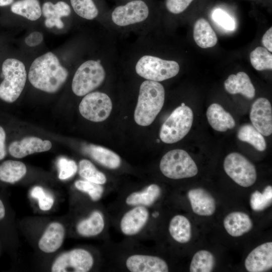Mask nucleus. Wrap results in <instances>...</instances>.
Listing matches in <instances>:
<instances>
[{"instance_id":"obj_1","label":"nucleus","mask_w":272,"mask_h":272,"mask_svg":"<svg viewBox=\"0 0 272 272\" xmlns=\"http://www.w3.org/2000/svg\"><path fill=\"white\" fill-rule=\"evenodd\" d=\"M68 75L67 69L60 64L57 57L52 52H48L33 61L28 79L35 88L54 93L62 86Z\"/></svg>"},{"instance_id":"obj_2","label":"nucleus","mask_w":272,"mask_h":272,"mask_svg":"<svg viewBox=\"0 0 272 272\" xmlns=\"http://www.w3.org/2000/svg\"><path fill=\"white\" fill-rule=\"evenodd\" d=\"M165 100V90L158 82L146 80L140 88L134 119L141 126L150 125L160 112Z\"/></svg>"},{"instance_id":"obj_3","label":"nucleus","mask_w":272,"mask_h":272,"mask_svg":"<svg viewBox=\"0 0 272 272\" xmlns=\"http://www.w3.org/2000/svg\"><path fill=\"white\" fill-rule=\"evenodd\" d=\"M3 80L0 83V99L7 103L16 101L25 85L27 73L24 63L16 58H7L2 66Z\"/></svg>"},{"instance_id":"obj_4","label":"nucleus","mask_w":272,"mask_h":272,"mask_svg":"<svg viewBox=\"0 0 272 272\" xmlns=\"http://www.w3.org/2000/svg\"><path fill=\"white\" fill-rule=\"evenodd\" d=\"M193 119L190 107L182 103L171 113L162 124L161 140L166 144H173L182 140L189 131Z\"/></svg>"},{"instance_id":"obj_5","label":"nucleus","mask_w":272,"mask_h":272,"mask_svg":"<svg viewBox=\"0 0 272 272\" xmlns=\"http://www.w3.org/2000/svg\"><path fill=\"white\" fill-rule=\"evenodd\" d=\"M160 169L164 175L173 179L192 177L198 172L193 160L181 149L173 150L166 153L161 160Z\"/></svg>"},{"instance_id":"obj_6","label":"nucleus","mask_w":272,"mask_h":272,"mask_svg":"<svg viewBox=\"0 0 272 272\" xmlns=\"http://www.w3.org/2000/svg\"><path fill=\"white\" fill-rule=\"evenodd\" d=\"M105 77V70L99 61L87 60L76 71L72 81V90L78 96H85L100 86Z\"/></svg>"},{"instance_id":"obj_7","label":"nucleus","mask_w":272,"mask_h":272,"mask_svg":"<svg viewBox=\"0 0 272 272\" xmlns=\"http://www.w3.org/2000/svg\"><path fill=\"white\" fill-rule=\"evenodd\" d=\"M179 64L173 60L146 55L141 57L135 65L136 73L142 78L155 82L163 81L176 76Z\"/></svg>"},{"instance_id":"obj_8","label":"nucleus","mask_w":272,"mask_h":272,"mask_svg":"<svg viewBox=\"0 0 272 272\" xmlns=\"http://www.w3.org/2000/svg\"><path fill=\"white\" fill-rule=\"evenodd\" d=\"M224 169L226 173L241 186H251L256 180L255 166L239 153L233 152L228 154L224 161Z\"/></svg>"},{"instance_id":"obj_9","label":"nucleus","mask_w":272,"mask_h":272,"mask_svg":"<svg viewBox=\"0 0 272 272\" xmlns=\"http://www.w3.org/2000/svg\"><path fill=\"white\" fill-rule=\"evenodd\" d=\"M112 104L105 93L94 92L86 94L79 106L81 114L86 119L93 122H101L109 116Z\"/></svg>"},{"instance_id":"obj_10","label":"nucleus","mask_w":272,"mask_h":272,"mask_svg":"<svg viewBox=\"0 0 272 272\" xmlns=\"http://www.w3.org/2000/svg\"><path fill=\"white\" fill-rule=\"evenodd\" d=\"M93 258L88 251L75 249L60 254L54 261L52 272H87L93 265Z\"/></svg>"},{"instance_id":"obj_11","label":"nucleus","mask_w":272,"mask_h":272,"mask_svg":"<svg viewBox=\"0 0 272 272\" xmlns=\"http://www.w3.org/2000/svg\"><path fill=\"white\" fill-rule=\"evenodd\" d=\"M149 8L143 1L134 0L116 7L111 14L113 22L119 26H126L145 21L148 17Z\"/></svg>"},{"instance_id":"obj_12","label":"nucleus","mask_w":272,"mask_h":272,"mask_svg":"<svg viewBox=\"0 0 272 272\" xmlns=\"http://www.w3.org/2000/svg\"><path fill=\"white\" fill-rule=\"evenodd\" d=\"M252 125L264 136L272 133V108L269 101L259 98L253 103L250 113Z\"/></svg>"},{"instance_id":"obj_13","label":"nucleus","mask_w":272,"mask_h":272,"mask_svg":"<svg viewBox=\"0 0 272 272\" xmlns=\"http://www.w3.org/2000/svg\"><path fill=\"white\" fill-rule=\"evenodd\" d=\"M52 147L48 140H42L34 137H26L21 141L12 142L8 146V151L12 157L22 158L35 153L49 150Z\"/></svg>"},{"instance_id":"obj_14","label":"nucleus","mask_w":272,"mask_h":272,"mask_svg":"<svg viewBox=\"0 0 272 272\" xmlns=\"http://www.w3.org/2000/svg\"><path fill=\"white\" fill-rule=\"evenodd\" d=\"M245 266L249 272H262L272 267V242L264 243L253 249L245 260Z\"/></svg>"},{"instance_id":"obj_15","label":"nucleus","mask_w":272,"mask_h":272,"mask_svg":"<svg viewBox=\"0 0 272 272\" xmlns=\"http://www.w3.org/2000/svg\"><path fill=\"white\" fill-rule=\"evenodd\" d=\"M126 265L132 272H167L169 270L166 262L154 256L133 255L127 259Z\"/></svg>"},{"instance_id":"obj_16","label":"nucleus","mask_w":272,"mask_h":272,"mask_svg":"<svg viewBox=\"0 0 272 272\" xmlns=\"http://www.w3.org/2000/svg\"><path fill=\"white\" fill-rule=\"evenodd\" d=\"M192 211L202 216H210L216 210V202L213 196L202 188L189 190L187 193Z\"/></svg>"},{"instance_id":"obj_17","label":"nucleus","mask_w":272,"mask_h":272,"mask_svg":"<svg viewBox=\"0 0 272 272\" xmlns=\"http://www.w3.org/2000/svg\"><path fill=\"white\" fill-rule=\"evenodd\" d=\"M149 218V212L142 206L137 207L127 212L120 222V228L126 235L138 233L144 226Z\"/></svg>"},{"instance_id":"obj_18","label":"nucleus","mask_w":272,"mask_h":272,"mask_svg":"<svg viewBox=\"0 0 272 272\" xmlns=\"http://www.w3.org/2000/svg\"><path fill=\"white\" fill-rule=\"evenodd\" d=\"M65 234L62 224L53 222L49 225L38 242L40 249L45 253H52L61 246Z\"/></svg>"},{"instance_id":"obj_19","label":"nucleus","mask_w":272,"mask_h":272,"mask_svg":"<svg viewBox=\"0 0 272 272\" xmlns=\"http://www.w3.org/2000/svg\"><path fill=\"white\" fill-rule=\"evenodd\" d=\"M224 226L232 237L241 236L249 232L253 227L250 217L242 212H233L227 215L224 220Z\"/></svg>"},{"instance_id":"obj_20","label":"nucleus","mask_w":272,"mask_h":272,"mask_svg":"<svg viewBox=\"0 0 272 272\" xmlns=\"http://www.w3.org/2000/svg\"><path fill=\"white\" fill-rule=\"evenodd\" d=\"M224 87L230 94L240 93L249 99H253L255 96L254 86L249 76L243 72L230 75L224 82Z\"/></svg>"},{"instance_id":"obj_21","label":"nucleus","mask_w":272,"mask_h":272,"mask_svg":"<svg viewBox=\"0 0 272 272\" xmlns=\"http://www.w3.org/2000/svg\"><path fill=\"white\" fill-rule=\"evenodd\" d=\"M206 114L210 125L217 131H226L235 126L232 116L219 104H212L208 107Z\"/></svg>"},{"instance_id":"obj_22","label":"nucleus","mask_w":272,"mask_h":272,"mask_svg":"<svg viewBox=\"0 0 272 272\" xmlns=\"http://www.w3.org/2000/svg\"><path fill=\"white\" fill-rule=\"evenodd\" d=\"M193 38L196 44L201 48L214 46L218 38L209 22L203 18L197 20L193 28Z\"/></svg>"},{"instance_id":"obj_23","label":"nucleus","mask_w":272,"mask_h":272,"mask_svg":"<svg viewBox=\"0 0 272 272\" xmlns=\"http://www.w3.org/2000/svg\"><path fill=\"white\" fill-rule=\"evenodd\" d=\"M169 231L171 237L179 243H187L191 239V224L184 216L178 215L172 218L169 223Z\"/></svg>"},{"instance_id":"obj_24","label":"nucleus","mask_w":272,"mask_h":272,"mask_svg":"<svg viewBox=\"0 0 272 272\" xmlns=\"http://www.w3.org/2000/svg\"><path fill=\"white\" fill-rule=\"evenodd\" d=\"M26 172L25 165L19 161L8 160L0 164V180L4 182L14 183L22 178Z\"/></svg>"},{"instance_id":"obj_25","label":"nucleus","mask_w":272,"mask_h":272,"mask_svg":"<svg viewBox=\"0 0 272 272\" xmlns=\"http://www.w3.org/2000/svg\"><path fill=\"white\" fill-rule=\"evenodd\" d=\"M88 151L94 160L107 168L116 169L120 165L121 159L119 156L108 149L91 145L88 147Z\"/></svg>"},{"instance_id":"obj_26","label":"nucleus","mask_w":272,"mask_h":272,"mask_svg":"<svg viewBox=\"0 0 272 272\" xmlns=\"http://www.w3.org/2000/svg\"><path fill=\"white\" fill-rule=\"evenodd\" d=\"M161 194V188L155 184H151L144 190L131 193L126 199L128 205L150 206L152 205Z\"/></svg>"},{"instance_id":"obj_27","label":"nucleus","mask_w":272,"mask_h":272,"mask_svg":"<svg viewBox=\"0 0 272 272\" xmlns=\"http://www.w3.org/2000/svg\"><path fill=\"white\" fill-rule=\"evenodd\" d=\"M11 10L13 13L31 21L38 20L42 14L38 0H19L12 4Z\"/></svg>"},{"instance_id":"obj_28","label":"nucleus","mask_w":272,"mask_h":272,"mask_svg":"<svg viewBox=\"0 0 272 272\" xmlns=\"http://www.w3.org/2000/svg\"><path fill=\"white\" fill-rule=\"evenodd\" d=\"M104 227V221L102 215L98 211H95L89 218L79 222L77 229L80 235L90 237L100 234Z\"/></svg>"},{"instance_id":"obj_29","label":"nucleus","mask_w":272,"mask_h":272,"mask_svg":"<svg viewBox=\"0 0 272 272\" xmlns=\"http://www.w3.org/2000/svg\"><path fill=\"white\" fill-rule=\"evenodd\" d=\"M237 138L240 141L251 145L259 151H263L266 149V142L263 135L252 125H243L238 131Z\"/></svg>"},{"instance_id":"obj_30","label":"nucleus","mask_w":272,"mask_h":272,"mask_svg":"<svg viewBox=\"0 0 272 272\" xmlns=\"http://www.w3.org/2000/svg\"><path fill=\"white\" fill-rule=\"evenodd\" d=\"M215 264L214 255L210 251L201 250L193 255L189 267L190 272H211Z\"/></svg>"},{"instance_id":"obj_31","label":"nucleus","mask_w":272,"mask_h":272,"mask_svg":"<svg viewBox=\"0 0 272 272\" xmlns=\"http://www.w3.org/2000/svg\"><path fill=\"white\" fill-rule=\"evenodd\" d=\"M250 62L257 71L272 69V54L264 47H257L250 54Z\"/></svg>"},{"instance_id":"obj_32","label":"nucleus","mask_w":272,"mask_h":272,"mask_svg":"<svg viewBox=\"0 0 272 272\" xmlns=\"http://www.w3.org/2000/svg\"><path fill=\"white\" fill-rule=\"evenodd\" d=\"M42 14L46 19H61L62 17L68 16L71 13L70 6L63 1L53 4L47 2L43 4L41 9Z\"/></svg>"},{"instance_id":"obj_33","label":"nucleus","mask_w":272,"mask_h":272,"mask_svg":"<svg viewBox=\"0 0 272 272\" xmlns=\"http://www.w3.org/2000/svg\"><path fill=\"white\" fill-rule=\"evenodd\" d=\"M79 172L82 177L89 181L99 184H103L106 181L105 175L88 160L83 159L79 162Z\"/></svg>"},{"instance_id":"obj_34","label":"nucleus","mask_w":272,"mask_h":272,"mask_svg":"<svg viewBox=\"0 0 272 272\" xmlns=\"http://www.w3.org/2000/svg\"><path fill=\"white\" fill-rule=\"evenodd\" d=\"M272 202V186H266L263 192L258 190L253 192L250 199L251 208L255 212L262 211L271 205Z\"/></svg>"},{"instance_id":"obj_35","label":"nucleus","mask_w":272,"mask_h":272,"mask_svg":"<svg viewBox=\"0 0 272 272\" xmlns=\"http://www.w3.org/2000/svg\"><path fill=\"white\" fill-rule=\"evenodd\" d=\"M74 11L81 17L93 20L98 15V10L93 0H70Z\"/></svg>"},{"instance_id":"obj_36","label":"nucleus","mask_w":272,"mask_h":272,"mask_svg":"<svg viewBox=\"0 0 272 272\" xmlns=\"http://www.w3.org/2000/svg\"><path fill=\"white\" fill-rule=\"evenodd\" d=\"M75 185L78 190L88 193L94 201L98 200L103 193L104 189L101 184L86 180H77Z\"/></svg>"},{"instance_id":"obj_37","label":"nucleus","mask_w":272,"mask_h":272,"mask_svg":"<svg viewBox=\"0 0 272 272\" xmlns=\"http://www.w3.org/2000/svg\"><path fill=\"white\" fill-rule=\"evenodd\" d=\"M212 17L213 20L225 30L233 31L235 27V23L233 18L226 11L221 9L213 11Z\"/></svg>"},{"instance_id":"obj_38","label":"nucleus","mask_w":272,"mask_h":272,"mask_svg":"<svg viewBox=\"0 0 272 272\" xmlns=\"http://www.w3.org/2000/svg\"><path fill=\"white\" fill-rule=\"evenodd\" d=\"M59 168L58 177L61 180H65L74 176L77 171L78 167L76 162L65 158H60L58 161Z\"/></svg>"},{"instance_id":"obj_39","label":"nucleus","mask_w":272,"mask_h":272,"mask_svg":"<svg viewBox=\"0 0 272 272\" xmlns=\"http://www.w3.org/2000/svg\"><path fill=\"white\" fill-rule=\"evenodd\" d=\"M31 196L38 200L39 208L43 211H48L52 207L54 199L50 195L46 194L40 186L34 187L31 191Z\"/></svg>"},{"instance_id":"obj_40","label":"nucleus","mask_w":272,"mask_h":272,"mask_svg":"<svg viewBox=\"0 0 272 272\" xmlns=\"http://www.w3.org/2000/svg\"><path fill=\"white\" fill-rule=\"evenodd\" d=\"M193 0H166L167 10L175 14L183 12Z\"/></svg>"},{"instance_id":"obj_41","label":"nucleus","mask_w":272,"mask_h":272,"mask_svg":"<svg viewBox=\"0 0 272 272\" xmlns=\"http://www.w3.org/2000/svg\"><path fill=\"white\" fill-rule=\"evenodd\" d=\"M43 40V34L37 31L33 32L25 39V43L29 46L33 47L40 44Z\"/></svg>"},{"instance_id":"obj_42","label":"nucleus","mask_w":272,"mask_h":272,"mask_svg":"<svg viewBox=\"0 0 272 272\" xmlns=\"http://www.w3.org/2000/svg\"><path fill=\"white\" fill-rule=\"evenodd\" d=\"M6 132L0 125V160H3L7 155Z\"/></svg>"},{"instance_id":"obj_43","label":"nucleus","mask_w":272,"mask_h":272,"mask_svg":"<svg viewBox=\"0 0 272 272\" xmlns=\"http://www.w3.org/2000/svg\"><path fill=\"white\" fill-rule=\"evenodd\" d=\"M262 43L267 50L272 51V27L268 29L263 35Z\"/></svg>"},{"instance_id":"obj_44","label":"nucleus","mask_w":272,"mask_h":272,"mask_svg":"<svg viewBox=\"0 0 272 272\" xmlns=\"http://www.w3.org/2000/svg\"><path fill=\"white\" fill-rule=\"evenodd\" d=\"M44 23L45 26L48 28L55 26L58 29H62L64 27L63 23L61 19H45Z\"/></svg>"},{"instance_id":"obj_45","label":"nucleus","mask_w":272,"mask_h":272,"mask_svg":"<svg viewBox=\"0 0 272 272\" xmlns=\"http://www.w3.org/2000/svg\"><path fill=\"white\" fill-rule=\"evenodd\" d=\"M5 216V208L2 201L0 199V220Z\"/></svg>"},{"instance_id":"obj_46","label":"nucleus","mask_w":272,"mask_h":272,"mask_svg":"<svg viewBox=\"0 0 272 272\" xmlns=\"http://www.w3.org/2000/svg\"><path fill=\"white\" fill-rule=\"evenodd\" d=\"M14 0H0V7H4L12 4Z\"/></svg>"},{"instance_id":"obj_47","label":"nucleus","mask_w":272,"mask_h":272,"mask_svg":"<svg viewBox=\"0 0 272 272\" xmlns=\"http://www.w3.org/2000/svg\"><path fill=\"white\" fill-rule=\"evenodd\" d=\"M158 216H159V213L158 212H156L154 213L153 214V216L154 217H155V218L158 217Z\"/></svg>"},{"instance_id":"obj_48","label":"nucleus","mask_w":272,"mask_h":272,"mask_svg":"<svg viewBox=\"0 0 272 272\" xmlns=\"http://www.w3.org/2000/svg\"><path fill=\"white\" fill-rule=\"evenodd\" d=\"M131 1H134V0H131Z\"/></svg>"}]
</instances>
